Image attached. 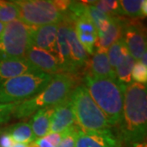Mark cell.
Returning a JSON list of instances; mask_svg holds the SVG:
<instances>
[{"mask_svg": "<svg viewBox=\"0 0 147 147\" xmlns=\"http://www.w3.org/2000/svg\"><path fill=\"white\" fill-rule=\"evenodd\" d=\"M122 141L145 142L147 131L146 85L131 82L124 91L123 118L119 123Z\"/></svg>", "mask_w": 147, "mask_h": 147, "instance_id": "1", "label": "cell"}, {"mask_svg": "<svg viewBox=\"0 0 147 147\" xmlns=\"http://www.w3.org/2000/svg\"><path fill=\"white\" fill-rule=\"evenodd\" d=\"M85 87L91 97L100 108L110 126L120 123L123 118L124 85L117 79L84 75Z\"/></svg>", "mask_w": 147, "mask_h": 147, "instance_id": "2", "label": "cell"}, {"mask_svg": "<svg viewBox=\"0 0 147 147\" xmlns=\"http://www.w3.org/2000/svg\"><path fill=\"white\" fill-rule=\"evenodd\" d=\"M77 84V74H54L51 83L42 92L16 105L13 115L17 119H24L34 115L40 109L57 105L68 97Z\"/></svg>", "mask_w": 147, "mask_h": 147, "instance_id": "3", "label": "cell"}, {"mask_svg": "<svg viewBox=\"0 0 147 147\" xmlns=\"http://www.w3.org/2000/svg\"><path fill=\"white\" fill-rule=\"evenodd\" d=\"M71 1L65 0H15L19 20L30 26L59 24L67 16Z\"/></svg>", "mask_w": 147, "mask_h": 147, "instance_id": "4", "label": "cell"}, {"mask_svg": "<svg viewBox=\"0 0 147 147\" xmlns=\"http://www.w3.org/2000/svg\"><path fill=\"white\" fill-rule=\"evenodd\" d=\"M53 76L38 71L24 74L0 83V104L21 103L31 98L51 83Z\"/></svg>", "mask_w": 147, "mask_h": 147, "instance_id": "5", "label": "cell"}, {"mask_svg": "<svg viewBox=\"0 0 147 147\" xmlns=\"http://www.w3.org/2000/svg\"><path fill=\"white\" fill-rule=\"evenodd\" d=\"M76 124L83 130H105L110 124L91 97L84 84L77 85L69 95Z\"/></svg>", "mask_w": 147, "mask_h": 147, "instance_id": "6", "label": "cell"}, {"mask_svg": "<svg viewBox=\"0 0 147 147\" xmlns=\"http://www.w3.org/2000/svg\"><path fill=\"white\" fill-rule=\"evenodd\" d=\"M34 26H30L21 20L6 24L0 34V60L25 58L31 47V34Z\"/></svg>", "mask_w": 147, "mask_h": 147, "instance_id": "7", "label": "cell"}, {"mask_svg": "<svg viewBox=\"0 0 147 147\" xmlns=\"http://www.w3.org/2000/svg\"><path fill=\"white\" fill-rule=\"evenodd\" d=\"M123 38L129 55L135 61H139L146 51V37L143 25L136 21L124 23Z\"/></svg>", "mask_w": 147, "mask_h": 147, "instance_id": "8", "label": "cell"}, {"mask_svg": "<svg viewBox=\"0 0 147 147\" xmlns=\"http://www.w3.org/2000/svg\"><path fill=\"white\" fill-rule=\"evenodd\" d=\"M72 23H74V21L67 13V16L65 18V20L58 25L55 57L57 59L63 73L71 74L68 34L69 26Z\"/></svg>", "mask_w": 147, "mask_h": 147, "instance_id": "9", "label": "cell"}, {"mask_svg": "<svg viewBox=\"0 0 147 147\" xmlns=\"http://www.w3.org/2000/svg\"><path fill=\"white\" fill-rule=\"evenodd\" d=\"M75 147H119V142L110 129H79Z\"/></svg>", "mask_w": 147, "mask_h": 147, "instance_id": "10", "label": "cell"}, {"mask_svg": "<svg viewBox=\"0 0 147 147\" xmlns=\"http://www.w3.org/2000/svg\"><path fill=\"white\" fill-rule=\"evenodd\" d=\"M25 58L35 68L49 74L63 73L57 59L53 53L35 47H30Z\"/></svg>", "mask_w": 147, "mask_h": 147, "instance_id": "11", "label": "cell"}, {"mask_svg": "<svg viewBox=\"0 0 147 147\" xmlns=\"http://www.w3.org/2000/svg\"><path fill=\"white\" fill-rule=\"evenodd\" d=\"M75 123V117L69 96L65 100L54 106V112L50 122L49 133L62 132Z\"/></svg>", "mask_w": 147, "mask_h": 147, "instance_id": "12", "label": "cell"}, {"mask_svg": "<svg viewBox=\"0 0 147 147\" xmlns=\"http://www.w3.org/2000/svg\"><path fill=\"white\" fill-rule=\"evenodd\" d=\"M84 75L96 78L116 79L115 71L110 65L107 52L96 51L84 65Z\"/></svg>", "mask_w": 147, "mask_h": 147, "instance_id": "13", "label": "cell"}, {"mask_svg": "<svg viewBox=\"0 0 147 147\" xmlns=\"http://www.w3.org/2000/svg\"><path fill=\"white\" fill-rule=\"evenodd\" d=\"M125 20L122 17H111L109 26L104 31L98 32L95 43L96 51L107 52L108 48L123 38Z\"/></svg>", "mask_w": 147, "mask_h": 147, "instance_id": "14", "label": "cell"}, {"mask_svg": "<svg viewBox=\"0 0 147 147\" xmlns=\"http://www.w3.org/2000/svg\"><path fill=\"white\" fill-rule=\"evenodd\" d=\"M58 25L59 24H51L34 27L31 34V46L55 55Z\"/></svg>", "mask_w": 147, "mask_h": 147, "instance_id": "15", "label": "cell"}, {"mask_svg": "<svg viewBox=\"0 0 147 147\" xmlns=\"http://www.w3.org/2000/svg\"><path fill=\"white\" fill-rule=\"evenodd\" d=\"M41 71L32 65L26 58L0 60V83L24 74Z\"/></svg>", "mask_w": 147, "mask_h": 147, "instance_id": "16", "label": "cell"}, {"mask_svg": "<svg viewBox=\"0 0 147 147\" xmlns=\"http://www.w3.org/2000/svg\"><path fill=\"white\" fill-rule=\"evenodd\" d=\"M68 42L69 46V59L71 74H77L79 69L84 68L88 60V53L77 38L74 23L69 26L68 34Z\"/></svg>", "mask_w": 147, "mask_h": 147, "instance_id": "17", "label": "cell"}, {"mask_svg": "<svg viewBox=\"0 0 147 147\" xmlns=\"http://www.w3.org/2000/svg\"><path fill=\"white\" fill-rule=\"evenodd\" d=\"M54 106L40 109L34 114L30 124L36 139L42 138L49 133L50 122L54 112Z\"/></svg>", "mask_w": 147, "mask_h": 147, "instance_id": "18", "label": "cell"}, {"mask_svg": "<svg viewBox=\"0 0 147 147\" xmlns=\"http://www.w3.org/2000/svg\"><path fill=\"white\" fill-rule=\"evenodd\" d=\"M6 131L9 133V135L12 138L14 142L29 145L36 140V137L32 131L30 123H26V122L17 123L8 127L6 129Z\"/></svg>", "mask_w": 147, "mask_h": 147, "instance_id": "19", "label": "cell"}, {"mask_svg": "<svg viewBox=\"0 0 147 147\" xmlns=\"http://www.w3.org/2000/svg\"><path fill=\"white\" fill-rule=\"evenodd\" d=\"M128 54L129 53H128L126 44L123 38L119 40L116 41L108 48L107 56H108L110 65L114 70L126 58Z\"/></svg>", "mask_w": 147, "mask_h": 147, "instance_id": "20", "label": "cell"}, {"mask_svg": "<svg viewBox=\"0 0 147 147\" xmlns=\"http://www.w3.org/2000/svg\"><path fill=\"white\" fill-rule=\"evenodd\" d=\"M86 3L94 6L96 9L109 17H119L123 16L119 1L117 0H99V1H84Z\"/></svg>", "mask_w": 147, "mask_h": 147, "instance_id": "21", "label": "cell"}, {"mask_svg": "<svg viewBox=\"0 0 147 147\" xmlns=\"http://www.w3.org/2000/svg\"><path fill=\"white\" fill-rule=\"evenodd\" d=\"M135 60L128 54L126 58L121 62L115 69L116 79L119 83L127 86L132 82L131 79V70L135 64Z\"/></svg>", "mask_w": 147, "mask_h": 147, "instance_id": "22", "label": "cell"}, {"mask_svg": "<svg viewBox=\"0 0 147 147\" xmlns=\"http://www.w3.org/2000/svg\"><path fill=\"white\" fill-rule=\"evenodd\" d=\"M19 19L18 9L13 1L0 0V21L7 24Z\"/></svg>", "mask_w": 147, "mask_h": 147, "instance_id": "23", "label": "cell"}, {"mask_svg": "<svg viewBox=\"0 0 147 147\" xmlns=\"http://www.w3.org/2000/svg\"><path fill=\"white\" fill-rule=\"evenodd\" d=\"M142 0H121L119 5L123 15L131 18H143L142 14Z\"/></svg>", "mask_w": 147, "mask_h": 147, "instance_id": "24", "label": "cell"}, {"mask_svg": "<svg viewBox=\"0 0 147 147\" xmlns=\"http://www.w3.org/2000/svg\"><path fill=\"white\" fill-rule=\"evenodd\" d=\"M80 129L77 124L69 127L68 129L63 132V137L57 147H75L76 142L79 135V131Z\"/></svg>", "mask_w": 147, "mask_h": 147, "instance_id": "25", "label": "cell"}, {"mask_svg": "<svg viewBox=\"0 0 147 147\" xmlns=\"http://www.w3.org/2000/svg\"><path fill=\"white\" fill-rule=\"evenodd\" d=\"M77 38L81 43V45L84 47L85 51L89 55H93L95 49V43L96 41L97 35L92 34H85V33H80L76 32Z\"/></svg>", "mask_w": 147, "mask_h": 147, "instance_id": "26", "label": "cell"}, {"mask_svg": "<svg viewBox=\"0 0 147 147\" xmlns=\"http://www.w3.org/2000/svg\"><path fill=\"white\" fill-rule=\"evenodd\" d=\"M131 79L136 83L146 85L147 84V67L142 65L140 61H136L131 70Z\"/></svg>", "mask_w": 147, "mask_h": 147, "instance_id": "27", "label": "cell"}, {"mask_svg": "<svg viewBox=\"0 0 147 147\" xmlns=\"http://www.w3.org/2000/svg\"><path fill=\"white\" fill-rule=\"evenodd\" d=\"M19 103L0 104V125L8 122Z\"/></svg>", "mask_w": 147, "mask_h": 147, "instance_id": "28", "label": "cell"}, {"mask_svg": "<svg viewBox=\"0 0 147 147\" xmlns=\"http://www.w3.org/2000/svg\"><path fill=\"white\" fill-rule=\"evenodd\" d=\"M13 144L14 141L6 129L0 131V147H11Z\"/></svg>", "mask_w": 147, "mask_h": 147, "instance_id": "29", "label": "cell"}, {"mask_svg": "<svg viewBox=\"0 0 147 147\" xmlns=\"http://www.w3.org/2000/svg\"><path fill=\"white\" fill-rule=\"evenodd\" d=\"M34 142L37 147H56L55 146H53L45 137H42V138H38Z\"/></svg>", "mask_w": 147, "mask_h": 147, "instance_id": "30", "label": "cell"}, {"mask_svg": "<svg viewBox=\"0 0 147 147\" xmlns=\"http://www.w3.org/2000/svg\"><path fill=\"white\" fill-rule=\"evenodd\" d=\"M142 14L143 18H145L147 15V1L142 0Z\"/></svg>", "mask_w": 147, "mask_h": 147, "instance_id": "31", "label": "cell"}, {"mask_svg": "<svg viewBox=\"0 0 147 147\" xmlns=\"http://www.w3.org/2000/svg\"><path fill=\"white\" fill-rule=\"evenodd\" d=\"M131 147H147L146 142H134L131 143Z\"/></svg>", "mask_w": 147, "mask_h": 147, "instance_id": "32", "label": "cell"}, {"mask_svg": "<svg viewBox=\"0 0 147 147\" xmlns=\"http://www.w3.org/2000/svg\"><path fill=\"white\" fill-rule=\"evenodd\" d=\"M142 65H144L145 66H146L147 67V53L146 51L145 52V53H143V55L142 56V57L140 59V61H139Z\"/></svg>", "mask_w": 147, "mask_h": 147, "instance_id": "33", "label": "cell"}, {"mask_svg": "<svg viewBox=\"0 0 147 147\" xmlns=\"http://www.w3.org/2000/svg\"><path fill=\"white\" fill-rule=\"evenodd\" d=\"M29 145L27 144H23V143H17V142H14V144L12 145L11 147H28Z\"/></svg>", "mask_w": 147, "mask_h": 147, "instance_id": "34", "label": "cell"}, {"mask_svg": "<svg viewBox=\"0 0 147 147\" xmlns=\"http://www.w3.org/2000/svg\"><path fill=\"white\" fill-rule=\"evenodd\" d=\"M5 26L6 24H4V23H3V22L0 21V34L3 33V30H4V28H5Z\"/></svg>", "mask_w": 147, "mask_h": 147, "instance_id": "35", "label": "cell"}, {"mask_svg": "<svg viewBox=\"0 0 147 147\" xmlns=\"http://www.w3.org/2000/svg\"><path fill=\"white\" fill-rule=\"evenodd\" d=\"M28 147H37V146H35L34 142H32V143H30V144H29V146Z\"/></svg>", "mask_w": 147, "mask_h": 147, "instance_id": "36", "label": "cell"}]
</instances>
